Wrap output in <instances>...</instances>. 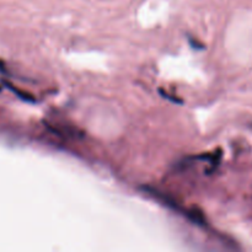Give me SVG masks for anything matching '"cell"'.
<instances>
[{"label":"cell","instance_id":"1","mask_svg":"<svg viewBox=\"0 0 252 252\" xmlns=\"http://www.w3.org/2000/svg\"><path fill=\"white\" fill-rule=\"evenodd\" d=\"M186 216L191 219L193 223L198 224V225H204L206 224V218L202 214L201 211H198L197 208H192L189 211H186Z\"/></svg>","mask_w":252,"mask_h":252}]
</instances>
